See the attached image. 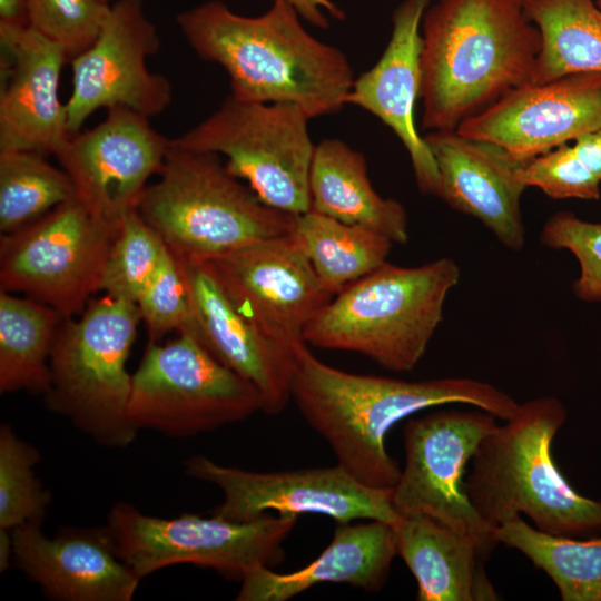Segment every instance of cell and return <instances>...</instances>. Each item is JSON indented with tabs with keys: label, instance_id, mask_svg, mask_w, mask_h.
<instances>
[{
	"label": "cell",
	"instance_id": "cell-1",
	"mask_svg": "<svg viewBox=\"0 0 601 601\" xmlns=\"http://www.w3.org/2000/svg\"><path fill=\"white\" fill-rule=\"evenodd\" d=\"M290 398L331 446L337 465L359 483L390 490L401 469L385 447L400 421L430 407L466 404L506 421L519 403L496 386L473 378L404 381L345 372L300 346Z\"/></svg>",
	"mask_w": 601,
	"mask_h": 601
},
{
	"label": "cell",
	"instance_id": "cell-2",
	"mask_svg": "<svg viewBox=\"0 0 601 601\" xmlns=\"http://www.w3.org/2000/svg\"><path fill=\"white\" fill-rule=\"evenodd\" d=\"M283 0L256 17L242 16L220 0L176 16L197 56L227 73L230 96L247 102H287L313 119L338 112L354 82L345 53L311 35Z\"/></svg>",
	"mask_w": 601,
	"mask_h": 601
},
{
	"label": "cell",
	"instance_id": "cell-3",
	"mask_svg": "<svg viewBox=\"0 0 601 601\" xmlns=\"http://www.w3.org/2000/svg\"><path fill=\"white\" fill-rule=\"evenodd\" d=\"M421 128L452 130L531 83L541 36L521 0H435L421 23Z\"/></svg>",
	"mask_w": 601,
	"mask_h": 601
},
{
	"label": "cell",
	"instance_id": "cell-4",
	"mask_svg": "<svg viewBox=\"0 0 601 601\" xmlns=\"http://www.w3.org/2000/svg\"><path fill=\"white\" fill-rule=\"evenodd\" d=\"M565 418L556 397L532 398L481 442L465 492L490 525L524 513L549 534L575 538L601 531V502L579 494L553 460L552 443Z\"/></svg>",
	"mask_w": 601,
	"mask_h": 601
},
{
	"label": "cell",
	"instance_id": "cell-5",
	"mask_svg": "<svg viewBox=\"0 0 601 601\" xmlns=\"http://www.w3.org/2000/svg\"><path fill=\"white\" fill-rule=\"evenodd\" d=\"M460 277V267L449 257L415 267L386 262L322 307L306 325L304 341L410 372L425 355Z\"/></svg>",
	"mask_w": 601,
	"mask_h": 601
},
{
	"label": "cell",
	"instance_id": "cell-6",
	"mask_svg": "<svg viewBox=\"0 0 601 601\" xmlns=\"http://www.w3.org/2000/svg\"><path fill=\"white\" fill-rule=\"evenodd\" d=\"M157 175L137 211L179 259L208 260L292 231L295 215L263 203L216 154L170 142Z\"/></svg>",
	"mask_w": 601,
	"mask_h": 601
},
{
	"label": "cell",
	"instance_id": "cell-7",
	"mask_svg": "<svg viewBox=\"0 0 601 601\" xmlns=\"http://www.w3.org/2000/svg\"><path fill=\"white\" fill-rule=\"evenodd\" d=\"M140 321L137 304L104 294L76 319L63 317L55 338L47 407L101 446L126 447L138 433L126 364Z\"/></svg>",
	"mask_w": 601,
	"mask_h": 601
},
{
	"label": "cell",
	"instance_id": "cell-8",
	"mask_svg": "<svg viewBox=\"0 0 601 601\" xmlns=\"http://www.w3.org/2000/svg\"><path fill=\"white\" fill-rule=\"evenodd\" d=\"M311 119L295 104L247 102L229 95L215 112L170 142L225 157L226 169L263 203L296 216L311 208Z\"/></svg>",
	"mask_w": 601,
	"mask_h": 601
},
{
	"label": "cell",
	"instance_id": "cell-9",
	"mask_svg": "<svg viewBox=\"0 0 601 601\" xmlns=\"http://www.w3.org/2000/svg\"><path fill=\"white\" fill-rule=\"evenodd\" d=\"M297 518L267 513L249 522L214 514L162 519L119 502L110 509L105 531L116 554L140 580L176 564L210 568L242 580L253 569L283 562V543Z\"/></svg>",
	"mask_w": 601,
	"mask_h": 601
},
{
	"label": "cell",
	"instance_id": "cell-10",
	"mask_svg": "<svg viewBox=\"0 0 601 601\" xmlns=\"http://www.w3.org/2000/svg\"><path fill=\"white\" fill-rule=\"evenodd\" d=\"M262 411L257 390L191 333L148 342L132 374L129 417L139 430L189 437Z\"/></svg>",
	"mask_w": 601,
	"mask_h": 601
},
{
	"label": "cell",
	"instance_id": "cell-11",
	"mask_svg": "<svg viewBox=\"0 0 601 601\" xmlns=\"http://www.w3.org/2000/svg\"><path fill=\"white\" fill-rule=\"evenodd\" d=\"M496 416L474 410H437L412 417L404 427L405 464L392 489L401 516L426 515L474 538L489 553L499 544L465 492L467 463L497 428Z\"/></svg>",
	"mask_w": 601,
	"mask_h": 601
},
{
	"label": "cell",
	"instance_id": "cell-12",
	"mask_svg": "<svg viewBox=\"0 0 601 601\" xmlns=\"http://www.w3.org/2000/svg\"><path fill=\"white\" fill-rule=\"evenodd\" d=\"M115 235L77 198L0 239V287L77 317L99 292Z\"/></svg>",
	"mask_w": 601,
	"mask_h": 601
},
{
	"label": "cell",
	"instance_id": "cell-13",
	"mask_svg": "<svg viewBox=\"0 0 601 601\" xmlns=\"http://www.w3.org/2000/svg\"><path fill=\"white\" fill-rule=\"evenodd\" d=\"M185 473L221 490L223 502L213 514L249 522L277 512L332 518L336 523L378 520L394 525L401 518L392 504V489L368 487L337 464L287 471L259 472L224 466L196 455L184 463Z\"/></svg>",
	"mask_w": 601,
	"mask_h": 601
},
{
	"label": "cell",
	"instance_id": "cell-14",
	"mask_svg": "<svg viewBox=\"0 0 601 601\" xmlns=\"http://www.w3.org/2000/svg\"><path fill=\"white\" fill-rule=\"evenodd\" d=\"M169 144L148 117L118 106L107 109L96 127L71 135L56 157L77 200L116 236L125 218L137 210L150 176L159 173Z\"/></svg>",
	"mask_w": 601,
	"mask_h": 601
},
{
	"label": "cell",
	"instance_id": "cell-15",
	"mask_svg": "<svg viewBox=\"0 0 601 601\" xmlns=\"http://www.w3.org/2000/svg\"><path fill=\"white\" fill-rule=\"evenodd\" d=\"M160 47L141 0H117L92 45L71 59L72 89L66 102L70 135L100 108L126 107L146 117L173 100L168 79L151 72L147 58Z\"/></svg>",
	"mask_w": 601,
	"mask_h": 601
},
{
	"label": "cell",
	"instance_id": "cell-16",
	"mask_svg": "<svg viewBox=\"0 0 601 601\" xmlns=\"http://www.w3.org/2000/svg\"><path fill=\"white\" fill-rule=\"evenodd\" d=\"M204 262L243 317L293 349L305 344L306 325L334 297L290 234Z\"/></svg>",
	"mask_w": 601,
	"mask_h": 601
},
{
	"label": "cell",
	"instance_id": "cell-17",
	"mask_svg": "<svg viewBox=\"0 0 601 601\" xmlns=\"http://www.w3.org/2000/svg\"><path fill=\"white\" fill-rule=\"evenodd\" d=\"M599 129L601 73L578 72L514 88L455 130L524 164Z\"/></svg>",
	"mask_w": 601,
	"mask_h": 601
},
{
	"label": "cell",
	"instance_id": "cell-18",
	"mask_svg": "<svg viewBox=\"0 0 601 601\" xmlns=\"http://www.w3.org/2000/svg\"><path fill=\"white\" fill-rule=\"evenodd\" d=\"M0 151L57 152L71 136L59 86L65 50L28 26L0 23Z\"/></svg>",
	"mask_w": 601,
	"mask_h": 601
},
{
	"label": "cell",
	"instance_id": "cell-19",
	"mask_svg": "<svg viewBox=\"0 0 601 601\" xmlns=\"http://www.w3.org/2000/svg\"><path fill=\"white\" fill-rule=\"evenodd\" d=\"M177 260L188 287L194 335L218 361L257 390L262 412L280 413L290 401L302 345L296 349L284 346L243 317L206 262Z\"/></svg>",
	"mask_w": 601,
	"mask_h": 601
},
{
	"label": "cell",
	"instance_id": "cell-20",
	"mask_svg": "<svg viewBox=\"0 0 601 601\" xmlns=\"http://www.w3.org/2000/svg\"><path fill=\"white\" fill-rule=\"evenodd\" d=\"M423 138L439 173L436 196L479 219L506 248L522 249L525 228L520 201L526 187L518 174L523 162L455 129L428 131Z\"/></svg>",
	"mask_w": 601,
	"mask_h": 601
},
{
	"label": "cell",
	"instance_id": "cell-21",
	"mask_svg": "<svg viewBox=\"0 0 601 601\" xmlns=\"http://www.w3.org/2000/svg\"><path fill=\"white\" fill-rule=\"evenodd\" d=\"M428 4L430 0H404L396 7L382 56L354 79L346 105L363 108L392 129L410 156L420 191L436 196L437 168L414 120L421 91V23Z\"/></svg>",
	"mask_w": 601,
	"mask_h": 601
},
{
	"label": "cell",
	"instance_id": "cell-22",
	"mask_svg": "<svg viewBox=\"0 0 601 601\" xmlns=\"http://www.w3.org/2000/svg\"><path fill=\"white\" fill-rule=\"evenodd\" d=\"M11 531L13 562L52 599L130 601L138 589L140 579L116 554L105 528L51 538L38 523Z\"/></svg>",
	"mask_w": 601,
	"mask_h": 601
},
{
	"label": "cell",
	"instance_id": "cell-23",
	"mask_svg": "<svg viewBox=\"0 0 601 601\" xmlns=\"http://www.w3.org/2000/svg\"><path fill=\"white\" fill-rule=\"evenodd\" d=\"M396 555L392 524L378 520L336 523L332 541L313 562L290 573L267 566L253 569L242 578L236 600L286 601L324 582L378 591Z\"/></svg>",
	"mask_w": 601,
	"mask_h": 601
},
{
	"label": "cell",
	"instance_id": "cell-24",
	"mask_svg": "<svg viewBox=\"0 0 601 601\" xmlns=\"http://www.w3.org/2000/svg\"><path fill=\"white\" fill-rule=\"evenodd\" d=\"M393 528L418 601L499 599L483 568L490 553L474 538L426 515L401 516Z\"/></svg>",
	"mask_w": 601,
	"mask_h": 601
},
{
	"label": "cell",
	"instance_id": "cell-25",
	"mask_svg": "<svg viewBox=\"0 0 601 601\" xmlns=\"http://www.w3.org/2000/svg\"><path fill=\"white\" fill-rule=\"evenodd\" d=\"M309 210L376 231L396 244L408 240V217L395 199L373 188L364 155L337 138L315 146L309 171Z\"/></svg>",
	"mask_w": 601,
	"mask_h": 601
},
{
	"label": "cell",
	"instance_id": "cell-26",
	"mask_svg": "<svg viewBox=\"0 0 601 601\" xmlns=\"http://www.w3.org/2000/svg\"><path fill=\"white\" fill-rule=\"evenodd\" d=\"M62 318L42 302L0 290L1 393H47L50 356Z\"/></svg>",
	"mask_w": 601,
	"mask_h": 601
},
{
	"label": "cell",
	"instance_id": "cell-27",
	"mask_svg": "<svg viewBox=\"0 0 601 601\" xmlns=\"http://www.w3.org/2000/svg\"><path fill=\"white\" fill-rule=\"evenodd\" d=\"M541 36L532 83L601 73V9L594 0H521Z\"/></svg>",
	"mask_w": 601,
	"mask_h": 601
},
{
	"label": "cell",
	"instance_id": "cell-28",
	"mask_svg": "<svg viewBox=\"0 0 601 601\" xmlns=\"http://www.w3.org/2000/svg\"><path fill=\"white\" fill-rule=\"evenodd\" d=\"M290 236L333 296L386 263L393 244L376 231L312 210L295 216Z\"/></svg>",
	"mask_w": 601,
	"mask_h": 601
},
{
	"label": "cell",
	"instance_id": "cell-29",
	"mask_svg": "<svg viewBox=\"0 0 601 601\" xmlns=\"http://www.w3.org/2000/svg\"><path fill=\"white\" fill-rule=\"evenodd\" d=\"M496 538L544 571L563 601H601V535L549 534L518 516L499 525Z\"/></svg>",
	"mask_w": 601,
	"mask_h": 601
},
{
	"label": "cell",
	"instance_id": "cell-30",
	"mask_svg": "<svg viewBox=\"0 0 601 601\" xmlns=\"http://www.w3.org/2000/svg\"><path fill=\"white\" fill-rule=\"evenodd\" d=\"M76 198L73 184L62 168L43 155L23 150L0 151V231H17Z\"/></svg>",
	"mask_w": 601,
	"mask_h": 601
},
{
	"label": "cell",
	"instance_id": "cell-31",
	"mask_svg": "<svg viewBox=\"0 0 601 601\" xmlns=\"http://www.w3.org/2000/svg\"><path fill=\"white\" fill-rule=\"evenodd\" d=\"M167 246L137 210L124 220L109 248L99 292L137 304Z\"/></svg>",
	"mask_w": 601,
	"mask_h": 601
},
{
	"label": "cell",
	"instance_id": "cell-32",
	"mask_svg": "<svg viewBox=\"0 0 601 601\" xmlns=\"http://www.w3.org/2000/svg\"><path fill=\"white\" fill-rule=\"evenodd\" d=\"M40 453L8 424L0 426V529L41 524L50 493L35 474Z\"/></svg>",
	"mask_w": 601,
	"mask_h": 601
},
{
	"label": "cell",
	"instance_id": "cell-33",
	"mask_svg": "<svg viewBox=\"0 0 601 601\" xmlns=\"http://www.w3.org/2000/svg\"><path fill=\"white\" fill-rule=\"evenodd\" d=\"M109 7L99 0H27L28 27L58 43L71 60L96 40Z\"/></svg>",
	"mask_w": 601,
	"mask_h": 601
},
{
	"label": "cell",
	"instance_id": "cell-34",
	"mask_svg": "<svg viewBox=\"0 0 601 601\" xmlns=\"http://www.w3.org/2000/svg\"><path fill=\"white\" fill-rule=\"evenodd\" d=\"M137 306L149 342L170 332L194 334L195 323L186 279L177 258L167 248Z\"/></svg>",
	"mask_w": 601,
	"mask_h": 601
},
{
	"label": "cell",
	"instance_id": "cell-35",
	"mask_svg": "<svg viewBox=\"0 0 601 601\" xmlns=\"http://www.w3.org/2000/svg\"><path fill=\"white\" fill-rule=\"evenodd\" d=\"M540 242L552 249L571 252L580 265V275L572 285L574 295L583 302H601V223L561 210L544 223Z\"/></svg>",
	"mask_w": 601,
	"mask_h": 601
},
{
	"label": "cell",
	"instance_id": "cell-36",
	"mask_svg": "<svg viewBox=\"0 0 601 601\" xmlns=\"http://www.w3.org/2000/svg\"><path fill=\"white\" fill-rule=\"evenodd\" d=\"M518 177L526 188L536 187L553 199L600 198V181L578 166L566 144L524 162Z\"/></svg>",
	"mask_w": 601,
	"mask_h": 601
},
{
	"label": "cell",
	"instance_id": "cell-37",
	"mask_svg": "<svg viewBox=\"0 0 601 601\" xmlns=\"http://www.w3.org/2000/svg\"><path fill=\"white\" fill-rule=\"evenodd\" d=\"M568 148L579 167L601 183V129L568 142Z\"/></svg>",
	"mask_w": 601,
	"mask_h": 601
},
{
	"label": "cell",
	"instance_id": "cell-38",
	"mask_svg": "<svg viewBox=\"0 0 601 601\" xmlns=\"http://www.w3.org/2000/svg\"><path fill=\"white\" fill-rule=\"evenodd\" d=\"M289 3L302 19L319 29H327V14L336 20H344L345 12L332 0H283Z\"/></svg>",
	"mask_w": 601,
	"mask_h": 601
},
{
	"label": "cell",
	"instance_id": "cell-39",
	"mask_svg": "<svg viewBox=\"0 0 601 601\" xmlns=\"http://www.w3.org/2000/svg\"><path fill=\"white\" fill-rule=\"evenodd\" d=\"M0 23L28 26L27 0H0Z\"/></svg>",
	"mask_w": 601,
	"mask_h": 601
},
{
	"label": "cell",
	"instance_id": "cell-40",
	"mask_svg": "<svg viewBox=\"0 0 601 601\" xmlns=\"http://www.w3.org/2000/svg\"><path fill=\"white\" fill-rule=\"evenodd\" d=\"M13 561L12 531L0 529V572H6Z\"/></svg>",
	"mask_w": 601,
	"mask_h": 601
},
{
	"label": "cell",
	"instance_id": "cell-41",
	"mask_svg": "<svg viewBox=\"0 0 601 601\" xmlns=\"http://www.w3.org/2000/svg\"><path fill=\"white\" fill-rule=\"evenodd\" d=\"M597 6L601 9V0H594Z\"/></svg>",
	"mask_w": 601,
	"mask_h": 601
},
{
	"label": "cell",
	"instance_id": "cell-42",
	"mask_svg": "<svg viewBox=\"0 0 601 601\" xmlns=\"http://www.w3.org/2000/svg\"><path fill=\"white\" fill-rule=\"evenodd\" d=\"M99 1L105 3V4H109V0H99Z\"/></svg>",
	"mask_w": 601,
	"mask_h": 601
}]
</instances>
